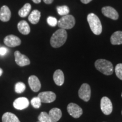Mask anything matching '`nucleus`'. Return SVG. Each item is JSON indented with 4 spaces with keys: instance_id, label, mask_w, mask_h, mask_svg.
I'll return each mask as SVG.
<instances>
[{
    "instance_id": "nucleus-1",
    "label": "nucleus",
    "mask_w": 122,
    "mask_h": 122,
    "mask_svg": "<svg viewBox=\"0 0 122 122\" xmlns=\"http://www.w3.org/2000/svg\"><path fill=\"white\" fill-rule=\"evenodd\" d=\"M67 39V33L64 29L60 28L53 33L50 39V44L54 48H58L63 45Z\"/></svg>"
},
{
    "instance_id": "nucleus-2",
    "label": "nucleus",
    "mask_w": 122,
    "mask_h": 122,
    "mask_svg": "<svg viewBox=\"0 0 122 122\" xmlns=\"http://www.w3.org/2000/svg\"><path fill=\"white\" fill-rule=\"evenodd\" d=\"M94 65L96 69L105 75H111L113 74V65L109 61L104 59H99L96 61Z\"/></svg>"
},
{
    "instance_id": "nucleus-3",
    "label": "nucleus",
    "mask_w": 122,
    "mask_h": 122,
    "mask_svg": "<svg viewBox=\"0 0 122 122\" xmlns=\"http://www.w3.org/2000/svg\"><path fill=\"white\" fill-rule=\"evenodd\" d=\"M87 20L91 30L94 34L99 35L102 33V27L98 16L93 13H90L87 16Z\"/></svg>"
},
{
    "instance_id": "nucleus-4",
    "label": "nucleus",
    "mask_w": 122,
    "mask_h": 122,
    "mask_svg": "<svg viewBox=\"0 0 122 122\" xmlns=\"http://www.w3.org/2000/svg\"><path fill=\"white\" fill-rule=\"evenodd\" d=\"M75 24V19L71 15H67L63 16L58 21V26L64 30H70L72 28Z\"/></svg>"
},
{
    "instance_id": "nucleus-5",
    "label": "nucleus",
    "mask_w": 122,
    "mask_h": 122,
    "mask_svg": "<svg viewBox=\"0 0 122 122\" xmlns=\"http://www.w3.org/2000/svg\"><path fill=\"white\" fill-rule=\"evenodd\" d=\"M79 97L85 102L89 101L91 98V89L89 85L86 83L83 84L79 90Z\"/></svg>"
},
{
    "instance_id": "nucleus-6",
    "label": "nucleus",
    "mask_w": 122,
    "mask_h": 122,
    "mask_svg": "<svg viewBox=\"0 0 122 122\" xmlns=\"http://www.w3.org/2000/svg\"><path fill=\"white\" fill-rule=\"evenodd\" d=\"M101 109L105 115H110L112 111V104L111 100L107 97H103L101 100Z\"/></svg>"
},
{
    "instance_id": "nucleus-7",
    "label": "nucleus",
    "mask_w": 122,
    "mask_h": 122,
    "mask_svg": "<svg viewBox=\"0 0 122 122\" xmlns=\"http://www.w3.org/2000/svg\"><path fill=\"white\" fill-rule=\"evenodd\" d=\"M68 112L74 118H79L83 114V109L79 105L74 103H70L67 107Z\"/></svg>"
},
{
    "instance_id": "nucleus-8",
    "label": "nucleus",
    "mask_w": 122,
    "mask_h": 122,
    "mask_svg": "<svg viewBox=\"0 0 122 122\" xmlns=\"http://www.w3.org/2000/svg\"><path fill=\"white\" fill-rule=\"evenodd\" d=\"M40 99L41 102L51 103L54 102L56 99V95L54 92L51 91H47L41 92L37 96Z\"/></svg>"
},
{
    "instance_id": "nucleus-9",
    "label": "nucleus",
    "mask_w": 122,
    "mask_h": 122,
    "mask_svg": "<svg viewBox=\"0 0 122 122\" xmlns=\"http://www.w3.org/2000/svg\"><path fill=\"white\" fill-rule=\"evenodd\" d=\"M14 56L15 62L19 66L23 67L30 64V60L25 55L22 54L19 51H15Z\"/></svg>"
},
{
    "instance_id": "nucleus-10",
    "label": "nucleus",
    "mask_w": 122,
    "mask_h": 122,
    "mask_svg": "<svg viewBox=\"0 0 122 122\" xmlns=\"http://www.w3.org/2000/svg\"><path fill=\"white\" fill-rule=\"evenodd\" d=\"M4 42L5 44L7 46L14 48V47L18 46L20 45L21 40L15 35H10L5 37Z\"/></svg>"
},
{
    "instance_id": "nucleus-11",
    "label": "nucleus",
    "mask_w": 122,
    "mask_h": 122,
    "mask_svg": "<svg viewBox=\"0 0 122 122\" xmlns=\"http://www.w3.org/2000/svg\"><path fill=\"white\" fill-rule=\"evenodd\" d=\"M102 13L106 17L112 20H117L119 18V14L117 10L111 6H105L102 9Z\"/></svg>"
},
{
    "instance_id": "nucleus-12",
    "label": "nucleus",
    "mask_w": 122,
    "mask_h": 122,
    "mask_svg": "<svg viewBox=\"0 0 122 122\" xmlns=\"http://www.w3.org/2000/svg\"><path fill=\"white\" fill-rule=\"evenodd\" d=\"M30 104L28 99L25 97L16 98L13 102V106L17 110H23L28 107Z\"/></svg>"
},
{
    "instance_id": "nucleus-13",
    "label": "nucleus",
    "mask_w": 122,
    "mask_h": 122,
    "mask_svg": "<svg viewBox=\"0 0 122 122\" xmlns=\"http://www.w3.org/2000/svg\"><path fill=\"white\" fill-rule=\"evenodd\" d=\"M28 84L30 89L35 92H37L41 89V83L37 76L35 75L30 76L28 78Z\"/></svg>"
},
{
    "instance_id": "nucleus-14",
    "label": "nucleus",
    "mask_w": 122,
    "mask_h": 122,
    "mask_svg": "<svg viewBox=\"0 0 122 122\" xmlns=\"http://www.w3.org/2000/svg\"><path fill=\"white\" fill-rule=\"evenodd\" d=\"M11 14L10 9L7 6H3L0 10V20L3 22H7L10 20Z\"/></svg>"
},
{
    "instance_id": "nucleus-15",
    "label": "nucleus",
    "mask_w": 122,
    "mask_h": 122,
    "mask_svg": "<svg viewBox=\"0 0 122 122\" xmlns=\"http://www.w3.org/2000/svg\"><path fill=\"white\" fill-rule=\"evenodd\" d=\"M50 122H57L62 117V111L58 108H53L48 113Z\"/></svg>"
},
{
    "instance_id": "nucleus-16",
    "label": "nucleus",
    "mask_w": 122,
    "mask_h": 122,
    "mask_svg": "<svg viewBox=\"0 0 122 122\" xmlns=\"http://www.w3.org/2000/svg\"><path fill=\"white\" fill-rule=\"evenodd\" d=\"M53 80L56 85L61 86L65 81V76L63 71L61 70H57L53 74Z\"/></svg>"
},
{
    "instance_id": "nucleus-17",
    "label": "nucleus",
    "mask_w": 122,
    "mask_h": 122,
    "mask_svg": "<svg viewBox=\"0 0 122 122\" xmlns=\"http://www.w3.org/2000/svg\"><path fill=\"white\" fill-rule=\"evenodd\" d=\"M17 27L19 31L23 35H27L30 33V27L28 23L25 20L20 21L18 23Z\"/></svg>"
},
{
    "instance_id": "nucleus-18",
    "label": "nucleus",
    "mask_w": 122,
    "mask_h": 122,
    "mask_svg": "<svg viewBox=\"0 0 122 122\" xmlns=\"http://www.w3.org/2000/svg\"><path fill=\"white\" fill-rule=\"evenodd\" d=\"M110 42L112 45H121L122 44V31H116L111 35Z\"/></svg>"
},
{
    "instance_id": "nucleus-19",
    "label": "nucleus",
    "mask_w": 122,
    "mask_h": 122,
    "mask_svg": "<svg viewBox=\"0 0 122 122\" xmlns=\"http://www.w3.org/2000/svg\"><path fill=\"white\" fill-rule=\"evenodd\" d=\"M41 17V13L39 10H34L28 16V20L33 24H37Z\"/></svg>"
},
{
    "instance_id": "nucleus-20",
    "label": "nucleus",
    "mask_w": 122,
    "mask_h": 122,
    "mask_svg": "<svg viewBox=\"0 0 122 122\" xmlns=\"http://www.w3.org/2000/svg\"><path fill=\"white\" fill-rule=\"evenodd\" d=\"M2 122H20L17 117L11 112H5L2 117Z\"/></svg>"
},
{
    "instance_id": "nucleus-21",
    "label": "nucleus",
    "mask_w": 122,
    "mask_h": 122,
    "mask_svg": "<svg viewBox=\"0 0 122 122\" xmlns=\"http://www.w3.org/2000/svg\"><path fill=\"white\" fill-rule=\"evenodd\" d=\"M31 10V5L29 3H27L18 11V14L21 18L26 17L30 13Z\"/></svg>"
},
{
    "instance_id": "nucleus-22",
    "label": "nucleus",
    "mask_w": 122,
    "mask_h": 122,
    "mask_svg": "<svg viewBox=\"0 0 122 122\" xmlns=\"http://www.w3.org/2000/svg\"><path fill=\"white\" fill-rule=\"evenodd\" d=\"M57 10L59 15L62 16H65L68 14L70 13V9L67 6H59L57 7Z\"/></svg>"
},
{
    "instance_id": "nucleus-23",
    "label": "nucleus",
    "mask_w": 122,
    "mask_h": 122,
    "mask_svg": "<svg viewBox=\"0 0 122 122\" xmlns=\"http://www.w3.org/2000/svg\"><path fill=\"white\" fill-rule=\"evenodd\" d=\"M25 89V85L22 82H18L15 85V91L17 93H22Z\"/></svg>"
},
{
    "instance_id": "nucleus-24",
    "label": "nucleus",
    "mask_w": 122,
    "mask_h": 122,
    "mask_svg": "<svg viewBox=\"0 0 122 122\" xmlns=\"http://www.w3.org/2000/svg\"><path fill=\"white\" fill-rule=\"evenodd\" d=\"M40 122H50L48 113L46 112H41L38 117Z\"/></svg>"
},
{
    "instance_id": "nucleus-25",
    "label": "nucleus",
    "mask_w": 122,
    "mask_h": 122,
    "mask_svg": "<svg viewBox=\"0 0 122 122\" xmlns=\"http://www.w3.org/2000/svg\"><path fill=\"white\" fill-rule=\"evenodd\" d=\"M32 106L35 109H39L41 106V101L40 99L38 97H33V98L30 101Z\"/></svg>"
},
{
    "instance_id": "nucleus-26",
    "label": "nucleus",
    "mask_w": 122,
    "mask_h": 122,
    "mask_svg": "<svg viewBox=\"0 0 122 122\" xmlns=\"http://www.w3.org/2000/svg\"><path fill=\"white\" fill-rule=\"evenodd\" d=\"M115 72L117 77L122 80V63H119L116 66Z\"/></svg>"
},
{
    "instance_id": "nucleus-27",
    "label": "nucleus",
    "mask_w": 122,
    "mask_h": 122,
    "mask_svg": "<svg viewBox=\"0 0 122 122\" xmlns=\"http://www.w3.org/2000/svg\"><path fill=\"white\" fill-rule=\"evenodd\" d=\"M47 23L50 26L56 27L58 24V20L56 18L53 16H49L47 18Z\"/></svg>"
},
{
    "instance_id": "nucleus-28",
    "label": "nucleus",
    "mask_w": 122,
    "mask_h": 122,
    "mask_svg": "<svg viewBox=\"0 0 122 122\" xmlns=\"http://www.w3.org/2000/svg\"><path fill=\"white\" fill-rule=\"evenodd\" d=\"M7 52H8V49L6 48H5V47L0 48V56H4L5 55L7 54Z\"/></svg>"
},
{
    "instance_id": "nucleus-29",
    "label": "nucleus",
    "mask_w": 122,
    "mask_h": 122,
    "mask_svg": "<svg viewBox=\"0 0 122 122\" xmlns=\"http://www.w3.org/2000/svg\"><path fill=\"white\" fill-rule=\"evenodd\" d=\"M54 0H43L44 2L46 4H52Z\"/></svg>"
},
{
    "instance_id": "nucleus-30",
    "label": "nucleus",
    "mask_w": 122,
    "mask_h": 122,
    "mask_svg": "<svg viewBox=\"0 0 122 122\" xmlns=\"http://www.w3.org/2000/svg\"><path fill=\"white\" fill-rule=\"evenodd\" d=\"M81 2L83 4H87L88 3H89L90 2H91L92 0H80Z\"/></svg>"
},
{
    "instance_id": "nucleus-31",
    "label": "nucleus",
    "mask_w": 122,
    "mask_h": 122,
    "mask_svg": "<svg viewBox=\"0 0 122 122\" xmlns=\"http://www.w3.org/2000/svg\"><path fill=\"white\" fill-rule=\"evenodd\" d=\"M32 1L35 4H39V3H40L41 1V0H32Z\"/></svg>"
},
{
    "instance_id": "nucleus-32",
    "label": "nucleus",
    "mask_w": 122,
    "mask_h": 122,
    "mask_svg": "<svg viewBox=\"0 0 122 122\" xmlns=\"http://www.w3.org/2000/svg\"><path fill=\"white\" fill-rule=\"evenodd\" d=\"M2 73H3V71H2V70L1 69V68H0V76H1V75H2Z\"/></svg>"
},
{
    "instance_id": "nucleus-33",
    "label": "nucleus",
    "mask_w": 122,
    "mask_h": 122,
    "mask_svg": "<svg viewBox=\"0 0 122 122\" xmlns=\"http://www.w3.org/2000/svg\"></svg>"
},
{
    "instance_id": "nucleus-34",
    "label": "nucleus",
    "mask_w": 122,
    "mask_h": 122,
    "mask_svg": "<svg viewBox=\"0 0 122 122\" xmlns=\"http://www.w3.org/2000/svg\"></svg>"
},
{
    "instance_id": "nucleus-35",
    "label": "nucleus",
    "mask_w": 122,
    "mask_h": 122,
    "mask_svg": "<svg viewBox=\"0 0 122 122\" xmlns=\"http://www.w3.org/2000/svg\"></svg>"
}]
</instances>
